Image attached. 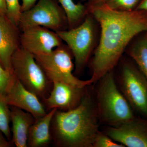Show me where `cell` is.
<instances>
[{
  "label": "cell",
  "instance_id": "7c38bea8",
  "mask_svg": "<svg viewBox=\"0 0 147 147\" xmlns=\"http://www.w3.org/2000/svg\"><path fill=\"white\" fill-rule=\"evenodd\" d=\"M4 97L9 106L28 112L35 119L43 117L47 113L39 98L27 89L14 74Z\"/></svg>",
  "mask_w": 147,
  "mask_h": 147
},
{
  "label": "cell",
  "instance_id": "3957f363",
  "mask_svg": "<svg viewBox=\"0 0 147 147\" xmlns=\"http://www.w3.org/2000/svg\"><path fill=\"white\" fill-rule=\"evenodd\" d=\"M98 82L94 97L100 121L116 126L135 117L131 105L118 88L113 70Z\"/></svg>",
  "mask_w": 147,
  "mask_h": 147
},
{
  "label": "cell",
  "instance_id": "6da1fadb",
  "mask_svg": "<svg viewBox=\"0 0 147 147\" xmlns=\"http://www.w3.org/2000/svg\"><path fill=\"white\" fill-rule=\"evenodd\" d=\"M87 6L100 29L99 42L90 63V79L94 84L113 70L134 37L147 32V11H118L102 4Z\"/></svg>",
  "mask_w": 147,
  "mask_h": 147
},
{
  "label": "cell",
  "instance_id": "d6986e66",
  "mask_svg": "<svg viewBox=\"0 0 147 147\" xmlns=\"http://www.w3.org/2000/svg\"><path fill=\"white\" fill-rule=\"evenodd\" d=\"M139 1L140 0H101L100 2L96 5H104L110 9L118 11H129L135 9L134 8L136 7H137Z\"/></svg>",
  "mask_w": 147,
  "mask_h": 147
},
{
  "label": "cell",
  "instance_id": "d4e9b609",
  "mask_svg": "<svg viewBox=\"0 0 147 147\" xmlns=\"http://www.w3.org/2000/svg\"><path fill=\"white\" fill-rule=\"evenodd\" d=\"M135 9L147 11V0L140 1Z\"/></svg>",
  "mask_w": 147,
  "mask_h": 147
},
{
  "label": "cell",
  "instance_id": "ba28073f",
  "mask_svg": "<svg viewBox=\"0 0 147 147\" xmlns=\"http://www.w3.org/2000/svg\"><path fill=\"white\" fill-rule=\"evenodd\" d=\"M121 91L132 109L147 117V79L129 62L121 65L119 79Z\"/></svg>",
  "mask_w": 147,
  "mask_h": 147
},
{
  "label": "cell",
  "instance_id": "ffe728a7",
  "mask_svg": "<svg viewBox=\"0 0 147 147\" xmlns=\"http://www.w3.org/2000/svg\"><path fill=\"white\" fill-rule=\"evenodd\" d=\"M6 7V17L16 26L18 27L22 11L19 0H5Z\"/></svg>",
  "mask_w": 147,
  "mask_h": 147
},
{
  "label": "cell",
  "instance_id": "5bb4252c",
  "mask_svg": "<svg viewBox=\"0 0 147 147\" xmlns=\"http://www.w3.org/2000/svg\"><path fill=\"white\" fill-rule=\"evenodd\" d=\"M11 122L12 123V144L16 147H27L28 134L35 118L30 113L10 106Z\"/></svg>",
  "mask_w": 147,
  "mask_h": 147
},
{
  "label": "cell",
  "instance_id": "e0dca14e",
  "mask_svg": "<svg viewBox=\"0 0 147 147\" xmlns=\"http://www.w3.org/2000/svg\"><path fill=\"white\" fill-rule=\"evenodd\" d=\"M127 51L128 55L147 79V36L137 40Z\"/></svg>",
  "mask_w": 147,
  "mask_h": 147
},
{
  "label": "cell",
  "instance_id": "603a6c76",
  "mask_svg": "<svg viewBox=\"0 0 147 147\" xmlns=\"http://www.w3.org/2000/svg\"><path fill=\"white\" fill-rule=\"evenodd\" d=\"M21 10L22 13L28 10L35 5L37 0H21Z\"/></svg>",
  "mask_w": 147,
  "mask_h": 147
},
{
  "label": "cell",
  "instance_id": "2e32d148",
  "mask_svg": "<svg viewBox=\"0 0 147 147\" xmlns=\"http://www.w3.org/2000/svg\"><path fill=\"white\" fill-rule=\"evenodd\" d=\"M67 19L68 29L79 26L88 14L86 5L76 3L73 0H58Z\"/></svg>",
  "mask_w": 147,
  "mask_h": 147
},
{
  "label": "cell",
  "instance_id": "484cf974",
  "mask_svg": "<svg viewBox=\"0 0 147 147\" xmlns=\"http://www.w3.org/2000/svg\"><path fill=\"white\" fill-rule=\"evenodd\" d=\"M6 7L5 0H0V14L6 16Z\"/></svg>",
  "mask_w": 147,
  "mask_h": 147
},
{
  "label": "cell",
  "instance_id": "8992f818",
  "mask_svg": "<svg viewBox=\"0 0 147 147\" xmlns=\"http://www.w3.org/2000/svg\"><path fill=\"white\" fill-rule=\"evenodd\" d=\"M34 56L52 83L59 81L82 87L88 86L93 84L90 79L81 80L74 75L73 55L68 47L63 44L48 54Z\"/></svg>",
  "mask_w": 147,
  "mask_h": 147
},
{
  "label": "cell",
  "instance_id": "7402d4cb",
  "mask_svg": "<svg viewBox=\"0 0 147 147\" xmlns=\"http://www.w3.org/2000/svg\"><path fill=\"white\" fill-rule=\"evenodd\" d=\"M13 75L5 69L0 63V95L4 96Z\"/></svg>",
  "mask_w": 147,
  "mask_h": 147
},
{
  "label": "cell",
  "instance_id": "7a4b0ae2",
  "mask_svg": "<svg viewBox=\"0 0 147 147\" xmlns=\"http://www.w3.org/2000/svg\"><path fill=\"white\" fill-rule=\"evenodd\" d=\"M99 121L95 97L88 88L76 108L55 112L50 127L52 142L57 147H92L100 131Z\"/></svg>",
  "mask_w": 147,
  "mask_h": 147
},
{
  "label": "cell",
  "instance_id": "cb8c5ba5",
  "mask_svg": "<svg viewBox=\"0 0 147 147\" xmlns=\"http://www.w3.org/2000/svg\"><path fill=\"white\" fill-rule=\"evenodd\" d=\"M11 142L9 141L0 130V147H9L11 145Z\"/></svg>",
  "mask_w": 147,
  "mask_h": 147
},
{
  "label": "cell",
  "instance_id": "4316f807",
  "mask_svg": "<svg viewBox=\"0 0 147 147\" xmlns=\"http://www.w3.org/2000/svg\"><path fill=\"white\" fill-rule=\"evenodd\" d=\"M82 1H87L88 3H87L86 5L87 6H90L94 5L98 3L101 0H82Z\"/></svg>",
  "mask_w": 147,
  "mask_h": 147
},
{
  "label": "cell",
  "instance_id": "9c48e42d",
  "mask_svg": "<svg viewBox=\"0 0 147 147\" xmlns=\"http://www.w3.org/2000/svg\"><path fill=\"white\" fill-rule=\"evenodd\" d=\"M21 31V47L33 55L48 54L63 44L56 32L45 27H31Z\"/></svg>",
  "mask_w": 147,
  "mask_h": 147
},
{
  "label": "cell",
  "instance_id": "8fae6325",
  "mask_svg": "<svg viewBox=\"0 0 147 147\" xmlns=\"http://www.w3.org/2000/svg\"><path fill=\"white\" fill-rule=\"evenodd\" d=\"M115 142L125 147H147V121L134 118L116 126H109L105 131Z\"/></svg>",
  "mask_w": 147,
  "mask_h": 147
},
{
  "label": "cell",
  "instance_id": "277c9868",
  "mask_svg": "<svg viewBox=\"0 0 147 147\" xmlns=\"http://www.w3.org/2000/svg\"><path fill=\"white\" fill-rule=\"evenodd\" d=\"M96 21L90 13L79 26L56 32L74 59V73L80 75L88 64L96 43Z\"/></svg>",
  "mask_w": 147,
  "mask_h": 147
},
{
  "label": "cell",
  "instance_id": "52a82bcc",
  "mask_svg": "<svg viewBox=\"0 0 147 147\" xmlns=\"http://www.w3.org/2000/svg\"><path fill=\"white\" fill-rule=\"evenodd\" d=\"M42 26L55 32L68 29L63 9L53 0H39L28 10L23 12L18 25L19 30Z\"/></svg>",
  "mask_w": 147,
  "mask_h": 147
},
{
  "label": "cell",
  "instance_id": "44dd1931",
  "mask_svg": "<svg viewBox=\"0 0 147 147\" xmlns=\"http://www.w3.org/2000/svg\"><path fill=\"white\" fill-rule=\"evenodd\" d=\"M92 147H125L121 144L115 142L110 137L99 131L95 137Z\"/></svg>",
  "mask_w": 147,
  "mask_h": 147
},
{
  "label": "cell",
  "instance_id": "4fadbf2b",
  "mask_svg": "<svg viewBox=\"0 0 147 147\" xmlns=\"http://www.w3.org/2000/svg\"><path fill=\"white\" fill-rule=\"evenodd\" d=\"M19 30L6 16L0 14V63L5 69L12 73L11 57L21 47Z\"/></svg>",
  "mask_w": 147,
  "mask_h": 147
},
{
  "label": "cell",
  "instance_id": "9a60e30c",
  "mask_svg": "<svg viewBox=\"0 0 147 147\" xmlns=\"http://www.w3.org/2000/svg\"><path fill=\"white\" fill-rule=\"evenodd\" d=\"M57 109H52L43 117L35 119L29 129L27 145L29 147H45L52 142L51 121Z\"/></svg>",
  "mask_w": 147,
  "mask_h": 147
},
{
  "label": "cell",
  "instance_id": "30bf717a",
  "mask_svg": "<svg viewBox=\"0 0 147 147\" xmlns=\"http://www.w3.org/2000/svg\"><path fill=\"white\" fill-rule=\"evenodd\" d=\"M53 83V88L48 97L41 101L47 112L55 108L67 111L76 108L89 86H77L59 81H54Z\"/></svg>",
  "mask_w": 147,
  "mask_h": 147
},
{
  "label": "cell",
  "instance_id": "5b68a950",
  "mask_svg": "<svg viewBox=\"0 0 147 147\" xmlns=\"http://www.w3.org/2000/svg\"><path fill=\"white\" fill-rule=\"evenodd\" d=\"M11 64L13 74L27 89L36 95L41 101L48 97L53 83L33 55L20 47L12 55Z\"/></svg>",
  "mask_w": 147,
  "mask_h": 147
},
{
  "label": "cell",
  "instance_id": "ac0fdd59",
  "mask_svg": "<svg viewBox=\"0 0 147 147\" xmlns=\"http://www.w3.org/2000/svg\"><path fill=\"white\" fill-rule=\"evenodd\" d=\"M11 122V109L4 96L0 95V130L9 141L11 138L9 124Z\"/></svg>",
  "mask_w": 147,
  "mask_h": 147
}]
</instances>
